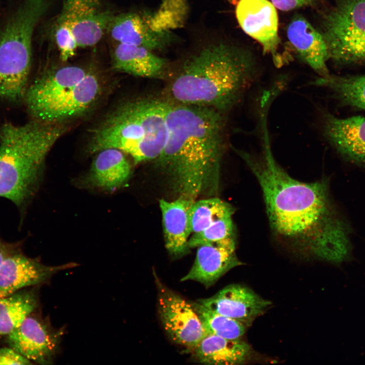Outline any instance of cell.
Instances as JSON below:
<instances>
[{"label":"cell","mask_w":365,"mask_h":365,"mask_svg":"<svg viewBox=\"0 0 365 365\" xmlns=\"http://www.w3.org/2000/svg\"><path fill=\"white\" fill-rule=\"evenodd\" d=\"M262 139L260 155L235 151L260 185L274 236L304 257L337 264L349 260V229L334 205L327 180L294 178L276 162L269 136Z\"/></svg>","instance_id":"6da1fadb"},{"label":"cell","mask_w":365,"mask_h":365,"mask_svg":"<svg viewBox=\"0 0 365 365\" xmlns=\"http://www.w3.org/2000/svg\"><path fill=\"white\" fill-rule=\"evenodd\" d=\"M223 113L169 102L165 146L156 159L179 197L195 200L217 190L225 148Z\"/></svg>","instance_id":"7a4b0ae2"},{"label":"cell","mask_w":365,"mask_h":365,"mask_svg":"<svg viewBox=\"0 0 365 365\" xmlns=\"http://www.w3.org/2000/svg\"><path fill=\"white\" fill-rule=\"evenodd\" d=\"M257 61L252 54L235 47L207 48L186 63L169 88L174 103L231 110L256 81Z\"/></svg>","instance_id":"3957f363"},{"label":"cell","mask_w":365,"mask_h":365,"mask_svg":"<svg viewBox=\"0 0 365 365\" xmlns=\"http://www.w3.org/2000/svg\"><path fill=\"white\" fill-rule=\"evenodd\" d=\"M169 101L144 97L124 101L92 130L88 150L107 148L129 154L135 164L157 159L165 146Z\"/></svg>","instance_id":"277c9868"},{"label":"cell","mask_w":365,"mask_h":365,"mask_svg":"<svg viewBox=\"0 0 365 365\" xmlns=\"http://www.w3.org/2000/svg\"><path fill=\"white\" fill-rule=\"evenodd\" d=\"M61 124L33 121L4 124L0 129V197L17 206L32 195L45 158L65 131Z\"/></svg>","instance_id":"5b68a950"},{"label":"cell","mask_w":365,"mask_h":365,"mask_svg":"<svg viewBox=\"0 0 365 365\" xmlns=\"http://www.w3.org/2000/svg\"><path fill=\"white\" fill-rule=\"evenodd\" d=\"M102 90L100 77L92 68L52 66L28 86L24 100L33 120L61 124L89 112Z\"/></svg>","instance_id":"8992f818"},{"label":"cell","mask_w":365,"mask_h":365,"mask_svg":"<svg viewBox=\"0 0 365 365\" xmlns=\"http://www.w3.org/2000/svg\"><path fill=\"white\" fill-rule=\"evenodd\" d=\"M52 0H21L0 30V99H24L32 63V40Z\"/></svg>","instance_id":"52a82bcc"},{"label":"cell","mask_w":365,"mask_h":365,"mask_svg":"<svg viewBox=\"0 0 365 365\" xmlns=\"http://www.w3.org/2000/svg\"><path fill=\"white\" fill-rule=\"evenodd\" d=\"M116 14L104 0H62L58 13L44 27L43 35L66 61L78 49L97 45Z\"/></svg>","instance_id":"ba28073f"},{"label":"cell","mask_w":365,"mask_h":365,"mask_svg":"<svg viewBox=\"0 0 365 365\" xmlns=\"http://www.w3.org/2000/svg\"><path fill=\"white\" fill-rule=\"evenodd\" d=\"M320 25L328 60L341 65L365 63V0H336Z\"/></svg>","instance_id":"9c48e42d"},{"label":"cell","mask_w":365,"mask_h":365,"mask_svg":"<svg viewBox=\"0 0 365 365\" xmlns=\"http://www.w3.org/2000/svg\"><path fill=\"white\" fill-rule=\"evenodd\" d=\"M155 277L158 313L164 330L174 343L192 351L206 335L200 319L192 303Z\"/></svg>","instance_id":"30bf717a"},{"label":"cell","mask_w":365,"mask_h":365,"mask_svg":"<svg viewBox=\"0 0 365 365\" xmlns=\"http://www.w3.org/2000/svg\"><path fill=\"white\" fill-rule=\"evenodd\" d=\"M63 333L48 318L32 313L6 336L10 347L31 362L49 364L59 352Z\"/></svg>","instance_id":"8fae6325"},{"label":"cell","mask_w":365,"mask_h":365,"mask_svg":"<svg viewBox=\"0 0 365 365\" xmlns=\"http://www.w3.org/2000/svg\"><path fill=\"white\" fill-rule=\"evenodd\" d=\"M236 16L243 30L258 41L264 54H270L274 63L282 64L277 49L278 19L275 6L267 0H240Z\"/></svg>","instance_id":"7c38bea8"},{"label":"cell","mask_w":365,"mask_h":365,"mask_svg":"<svg viewBox=\"0 0 365 365\" xmlns=\"http://www.w3.org/2000/svg\"><path fill=\"white\" fill-rule=\"evenodd\" d=\"M206 308L250 325L272 303L249 288L240 284L229 285L209 298L197 301Z\"/></svg>","instance_id":"4fadbf2b"},{"label":"cell","mask_w":365,"mask_h":365,"mask_svg":"<svg viewBox=\"0 0 365 365\" xmlns=\"http://www.w3.org/2000/svg\"><path fill=\"white\" fill-rule=\"evenodd\" d=\"M236 238H228L197 247L194 263L181 281L211 286L227 272L243 264L236 256Z\"/></svg>","instance_id":"5bb4252c"},{"label":"cell","mask_w":365,"mask_h":365,"mask_svg":"<svg viewBox=\"0 0 365 365\" xmlns=\"http://www.w3.org/2000/svg\"><path fill=\"white\" fill-rule=\"evenodd\" d=\"M322 129L325 139L340 155L365 165V117L339 118L325 112Z\"/></svg>","instance_id":"9a60e30c"},{"label":"cell","mask_w":365,"mask_h":365,"mask_svg":"<svg viewBox=\"0 0 365 365\" xmlns=\"http://www.w3.org/2000/svg\"><path fill=\"white\" fill-rule=\"evenodd\" d=\"M74 263L50 266L21 253L11 252L0 266V288L9 293L45 283Z\"/></svg>","instance_id":"2e32d148"},{"label":"cell","mask_w":365,"mask_h":365,"mask_svg":"<svg viewBox=\"0 0 365 365\" xmlns=\"http://www.w3.org/2000/svg\"><path fill=\"white\" fill-rule=\"evenodd\" d=\"M146 16L136 12L116 13L106 34L113 43L134 45L150 50L164 47L170 42L171 34L150 24Z\"/></svg>","instance_id":"e0dca14e"},{"label":"cell","mask_w":365,"mask_h":365,"mask_svg":"<svg viewBox=\"0 0 365 365\" xmlns=\"http://www.w3.org/2000/svg\"><path fill=\"white\" fill-rule=\"evenodd\" d=\"M194 201L180 197L173 201L159 200L165 247L174 258H180L190 251V211Z\"/></svg>","instance_id":"ac0fdd59"},{"label":"cell","mask_w":365,"mask_h":365,"mask_svg":"<svg viewBox=\"0 0 365 365\" xmlns=\"http://www.w3.org/2000/svg\"><path fill=\"white\" fill-rule=\"evenodd\" d=\"M286 33L289 42L303 61L319 77L330 75L326 66L327 47L319 31L303 17L297 16L288 24Z\"/></svg>","instance_id":"d6986e66"},{"label":"cell","mask_w":365,"mask_h":365,"mask_svg":"<svg viewBox=\"0 0 365 365\" xmlns=\"http://www.w3.org/2000/svg\"><path fill=\"white\" fill-rule=\"evenodd\" d=\"M131 171V166L123 152L114 148L104 149L96 153L82 182L85 187L114 191L128 181Z\"/></svg>","instance_id":"ffe728a7"},{"label":"cell","mask_w":365,"mask_h":365,"mask_svg":"<svg viewBox=\"0 0 365 365\" xmlns=\"http://www.w3.org/2000/svg\"><path fill=\"white\" fill-rule=\"evenodd\" d=\"M111 59L113 68L135 76L159 78L163 75L166 60L142 46L113 43Z\"/></svg>","instance_id":"44dd1931"},{"label":"cell","mask_w":365,"mask_h":365,"mask_svg":"<svg viewBox=\"0 0 365 365\" xmlns=\"http://www.w3.org/2000/svg\"><path fill=\"white\" fill-rule=\"evenodd\" d=\"M199 362L207 364L234 365L244 363L250 357V346L240 339L207 335L191 351Z\"/></svg>","instance_id":"7402d4cb"},{"label":"cell","mask_w":365,"mask_h":365,"mask_svg":"<svg viewBox=\"0 0 365 365\" xmlns=\"http://www.w3.org/2000/svg\"><path fill=\"white\" fill-rule=\"evenodd\" d=\"M35 289H22L0 299V335L7 336L39 305Z\"/></svg>","instance_id":"603a6c76"},{"label":"cell","mask_w":365,"mask_h":365,"mask_svg":"<svg viewBox=\"0 0 365 365\" xmlns=\"http://www.w3.org/2000/svg\"><path fill=\"white\" fill-rule=\"evenodd\" d=\"M310 85L328 89L341 104L365 110V74L318 77Z\"/></svg>","instance_id":"cb8c5ba5"},{"label":"cell","mask_w":365,"mask_h":365,"mask_svg":"<svg viewBox=\"0 0 365 365\" xmlns=\"http://www.w3.org/2000/svg\"><path fill=\"white\" fill-rule=\"evenodd\" d=\"M205 333L229 339H240L248 325L244 323L212 311L197 301L192 302Z\"/></svg>","instance_id":"d4e9b609"},{"label":"cell","mask_w":365,"mask_h":365,"mask_svg":"<svg viewBox=\"0 0 365 365\" xmlns=\"http://www.w3.org/2000/svg\"><path fill=\"white\" fill-rule=\"evenodd\" d=\"M235 208L218 198L195 201L190 211L192 233L200 232L221 218L233 216Z\"/></svg>","instance_id":"484cf974"},{"label":"cell","mask_w":365,"mask_h":365,"mask_svg":"<svg viewBox=\"0 0 365 365\" xmlns=\"http://www.w3.org/2000/svg\"><path fill=\"white\" fill-rule=\"evenodd\" d=\"M228 238H236L232 216L218 220L203 230L193 233L189 239L188 245L192 248Z\"/></svg>","instance_id":"4316f807"},{"label":"cell","mask_w":365,"mask_h":365,"mask_svg":"<svg viewBox=\"0 0 365 365\" xmlns=\"http://www.w3.org/2000/svg\"><path fill=\"white\" fill-rule=\"evenodd\" d=\"M33 363L11 347L0 348V364H31Z\"/></svg>","instance_id":"83f0119b"},{"label":"cell","mask_w":365,"mask_h":365,"mask_svg":"<svg viewBox=\"0 0 365 365\" xmlns=\"http://www.w3.org/2000/svg\"><path fill=\"white\" fill-rule=\"evenodd\" d=\"M317 0H271L273 5L282 11H290L314 4Z\"/></svg>","instance_id":"f1b7e54d"},{"label":"cell","mask_w":365,"mask_h":365,"mask_svg":"<svg viewBox=\"0 0 365 365\" xmlns=\"http://www.w3.org/2000/svg\"><path fill=\"white\" fill-rule=\"evenodd\" d=\"M12 251L0 241V266L4 259Z\"/></svg>","instance_id":"f546056e"},{"label":"cell","mask_w":365,"mask_h":365,"mask_svg":"<svg viewBox=\"0 0 365 365\" xmlns=\"http://www.w3.org/2000/svg\"><path fill=\"white\" fill-rule=\"evenodd\" d=\"M12 293H9L0 288V299L8 296Z\"/></svg>","instance_id":"4dcf8cb0"}]
</instances>
